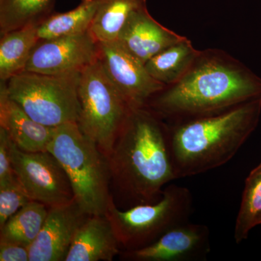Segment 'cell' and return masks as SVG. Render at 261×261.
<instances>
[{"label": "cell", "mask_w": 261, "mask_h": 261, "mask_svg": "<svg viewBox=\"0 0 261 261\" xmlns=\"http://www.w3.org/2000/svg\"><path fill=\"white\" fill-rule=\"evenodd\" d=\"M108 160L111 195L122 210L155 203L176 179L170 132L143 107L130 108Z\"/></svg>", "instance_id": "6da1fadb"}, {"label": "cell", "mask_w": 261, "mask_h": 261, "mask_svg": "<svg viewBox=\"0 0 261 261\" xmlns=\"http://www.w3.org/2000/svg\"><path fill=\"white\" fill-rule=\"evenodd\" d=\"M261 97L219 114L190 120L170 132L176 179L221 167L238 154L256 126Z\"/></svg>", "instance_id": "7a4b0ae2"}, {"label": "cell", "mask_w": 261, "mask_h": 261, "mask_svg": "<svg viewBox=\"0 0 261 261\" xmlns=\"http://www.w3.org/2000/svg\"><path fill=\"white\" fill-rule=\"evenodd\" d=\"M260 96L261 83L256 78L211 63L185 75L153 106L163 115L194 116L195 119L224 113Z\"/></svg>", "instance_id": "3957f363"}, {"label": "cell", "mask_w": 261, "mask_h": 261, "mask_svg": "<svg viewBox=\"0 0 261 261\" xmlns=\"http://www.w3.org/2000/svg\"><path fill=\"white\" fill-rule=\"evenodd\" d=\"M47 151L65 170L81 208L89 216L105 215L113 199L107 156L75 122L56 127Z\"/></svg>", "instance_id": "277c9868"}, {"label": "cell", "mask_w": 261, "mask_h": 261, "mask_svg": "<svg viewBox=\"0 0 261 261\" xmlns=\"http://www.w3.org/2000/svg\"><path fill=\"white\" fill-rule=\"evenodd\" d=\"M193 211V197L185 187L168 185L162 198L155 203L118 208L111 201L105 216L111 223L123 251L142 248L172 228L189 222Z\"/></svg>", "instance_id": "5b68a950"}, {"label": "cell", "mask_w": 261, "mask_h": 261, "mask_svg": "<svg viewBox=\"0 0 261 261\" xmlns=\"http://www.w3.org/2000/svg\"><path fill=\"white\" fill-rule=\"evenodd\" d=\"M81 72L47 75L24 71L6 83L10 98L34 121L49 127L76 123Z\"/></svg>", "instance_id": "8992f818"}, {"label": "cell", "mask_w": 261, "mask_h": 261, "mask_svg": "<svg viewBox=\"0 0 261 261\" xmlns=\"http://www.w3.org/2000/svg\"><path fill=\"white\" fill-rule=\"evenodd\" d=\"M78 97L77 125L108 157L130 108L108 78L99 60L81 72Z\"/></svg>", "instance_id": "52a82bcc"}, {"label": "cell", "mask_w": 261, "mask_h": 261, "mask_svg": "<svg viewBox=\"0 0 261 261\" xmlns=\"http://www.w3.org/2000/svg\"><path fill=\"white\" fill-rule=\"evenodd\" d=\"M10 153L15 176L31 200L51 207L75 200L65 170L49 151L25 152L10 139Z\"/></svg>", "instance_id": "ba28073f"}, {"label": "cell", "mask_w": 261, "mask_h": 261, "mask_svg": "<svg viewBox=\"0 0 261 261\" xmlns=\"http://www.w3.org/2000/svg\"><path fill=\"white\" fill-rule=\"evenodd\" d=\"M98 47L103 69L130 108L144 107L149 97L162 90L163 84L118 41L98 42Z\"/></svg>", "instance_id": "9c48e42d"}, {"label": "cell", "mask_w": 261, "mask_h": 261, "mask_svg": "<svg viewBox=\"0 0 261 261\" xmlns=\"http://www.w3.org/2000/svg\"><path fill=\"white\" fill-rule=\"evenodd\" d=\"M98 53V42L89 31L39 40L24 70L47 75L78 73L97 61Z\"/></svg>", "instance_id": "30bf717a"}, {"label": "cell", "mask_w": 261, "mask_h": 261, "mask_svg": "<svg viewBox=\"0 0 261 261\" xmlns=\"http://www.w3.org/2000/svg\"><path fill=\"white\" fill-rule=\"evenodd\" d=\"M211 251L210 230L206 225L185 223L142 248L121 252L130 261H197L205 260Z\"/></svg>", "instance_id": "8fae6325"}, {"label": "cell", "mask_w": 261, "mask_h": 261, "mask_svg": "<svg viewBox=\"0 0 261 261\" xmlns=\"http://www.w3.org/2000/svg\"><path fill=\"white\" fill-rule=\"evenodd\" d=\"M89 216L75 200L49 207L40 232L29 247V261H65L77 230Z\"/></svg>", "instance_id": "7c38bea8"}, {"label": "cell", "mask_w": 261, "mask_h": 261, "mask_svg": "<svg viewBox=\"0 0 261 261\" xmlns=\"http://www.w3.org/2000/svg\"><path fill=\"white\" fill-rule=\"evenodd\" d=\"M185 39L158 23L145 8L130 15L116 41L146 64L161 51Z\"/></svg>", "instance_id": "4fadbf2b"}, {"label": "cell", "mask_w": 261, "mask_h": 261, "mask_svg": "<svg viewBox=\"0 0 261 261\" xmlns=\"http://www.w3.org/2000/svg\"><path fill=\"white\" fill-rule=\"evenodd\" d=\"M0 127L19 149L29 152L47 151L56 129L31 118L10 98L5 82L0 87Z\"/></svg>", "instance_id": "5bb4252c"}, {"label": "cell", "mask_w": 261, "mask_h": 261, "mask_svg": "<svg viewBox=\"0 0 261 261\" xmlns=\"http://www.w3.org/2000/svg\"><path fill=\"white\" fill-rule=\"evenodd\" d=\"M121 249L106 216L92 215L77 230L65 261H112Z\"/></svg>", "instance_id": "9a60e30c"}, {"label": "cell", "mask_w": 261, "mask_h": 261, "mask_svg": "<svg viewBox=\"0 0 261 261\" xmlns=\"http://www.w3.org/2000/svg\"><path fill=\"white\" fill-rule=\"evenodd\" d=\"M39 24H29L1 36V82H8L12 77L25 70L34 47L39 42L38 36Z\"/></svg>", "instance_id": "2e32d148"}, {"label": "cell", "mask_w": 261, "mask_h": 261, "mask_svg": "<svg viewBox=\"0 0 261 261\" xmlns=\"http://www.w3.org/2000/svg\"><path fill=\"white\" fill-rule=\"evenodd\" d=\"M147 8V0H98L89 32L97 42L116 41L130 15Z\"/></svg>", "instance_id": "e0dca14e"}, {"label": "cell", "mask_w": 261, "mask_h": 261, "mask_svg": "<svg viewBox=\"0 0 261 261\" xmlns=\"http://www.w3.org/2000/svg\"><path fill=\"white\" fill-rule=\"evenodd\" d=\"M97 4L98 0H82L74 9L49 15L39 24L38 36L39 40L88 32Z\"/></svg>", "instance_id": "ac0fdd59"}, {"label": "cell", "mask_w": 261, "mask_h": 261, "mask_svg": "<svg viewBox=\"0 0 261 261\" xmlns=\"http://www.w3.org/2000/svg\"><path fill=\"white\" fill-rule=\"evenodd\" d=\"M48 211L47 205L31 200L0 228V241L30 247L40 232Z\"/></svg>", "instance_id": "d6986e66"}, {"label": "cell", "mask_w": 261, "mask_h": 261, "mask_svg": "<svg viewBox=\"0 0 261 261\" xmlns=\"http://www.w3.org/2000/svg\"><path fill=\"white\" fill-rule=\"evenodd\" d=\"M56 0H0L1 36L29 25L42 23L54 9Z\"/></svg>", "instance_id": "ffe728a7"}, {"label": "cell", "mask_w": 261, "mask_h": 261, "mask_svg": "<svg viewBox=\"0 0 261 261\" xmlns=\"http://www.w3.org/2000/svg\"><path fill=\"white\" fill-rule=\"evenodd\" d=\"M198 53L186 39L156 55L146 63L149 74L162 84L176 82Z\"/></svg>", "instance_id": "44dd1931"}, {"label": "cell", "mask_w": 261, "mask_h": 261, "mask_svg": "<svg viewBox=\"0 0 261 261\" xmlns=\"http://www.w3.org/2000/svg\"><path fill=\"white\" fill-rule=\"evenodd\" d=\"M261 216V163L253 168L245 182L241 202L235 221L233 238L237 244L248 238Z\"/></svg>", "instance_id": "7402d4cb"}, {"label": "cell", "mask_w": 261, "mask_h": 261, "mask_svg": "<svg viewBox=\"0 0 261 261\" xmlns=\"http://www.w3.org/2000/svg\"><path fill=\"white\" fill-rule=\"evenodd\" d=\"M30 201L19 181L7 187H0V228L10 217Z\"/></svg>", "instance_id": "603a6c76"}, {"label": "cell", "mask_w": 261, "mask_h": 261, "mask_svg": "<svg viewBox=\"0 0 261 261\" xmlns=\"http://www.w3.org/2000/svg\"><path fill=\"white\" fill-rule=\"evenodd\" d=\"M10 144V136L4 128L0 127V187L18 181L12 166Z\"/></svg>", "instance_id": "cb8c5ba5"}, {"label": "cell", "mask_w": 261, "mask_h": 261, "mask_svg": "<svg viewBox=\"0 0 261 261\" xmlns=\"http://www.w3.org/2000/svg\"><path fill=\"white\" fill-rule=\"evenodd\" d=\"M29 247L10 242L0 241V261H29Z\"/></svg>", "instance_id": "d4e9b609"}, {"label": "cell", "mask_w": 261, "mask_h": 261, "mask_svg": "<svg viewBox=\"0 0 261 261\" xmlns=\"http://www.w3.org/2000/svg\"><path fill=\"white\" fill-rule=\"evenodd\" d=\"M258 225H261V216H260V217L259 218L258 220H257V226H258Z\"/></svg>", "instance_id": "484cf974"}]
</instances>
